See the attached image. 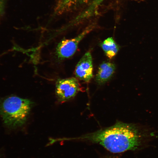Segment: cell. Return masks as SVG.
<instances>
[{"label": "cell", "instance_id": "obj_1", "mask_svg": "<svg viewBox=\"0 0 158 158\" xmlns=\"http://www.w3.org/2000/svg\"><path fill=\"white\" fill-rule=\"evenodd\" d=\"M75 139L98 144L115 153L135 150L140 143V137L136 127L132 124L121 122Z\"/></svg>", "mask_w": 158, "mask_h": 158}, {"label": "cell", "instance_id": "obj_9", "mask_svg": "<svg viewBox=\"0 0 158 158\" xmlns=\"http://www.w3.org/2000/svg\"><path fill=\"white\" fill-rule=\"evenodd\" d=\"M109 158H117L116 157H109Z\"/></svg>", "mask_w": 158, "mask_h": 158}, {"label": "cell", "instance_id": "obj_2", "mask_svg": "<svg viewBox=\"0 0 158 158\" xmlns=\"http://www.w3.org/2000/svg\"><path fill=\"white\" fill-rule=\"evenodd\" d=\"M32 102L30 100L11 96L0 101V114L8 127L15 128L26 121Z\"/></svg>", "mask_w": 158, "mask_h": 158}, {"label": "cell", "instance_id": "obj_8", "mask_svg": "<svg viewBox=\"0 0 158 158\" xmlns=\"http://www.w3.org/2000/svg\"><path fill=\"white\" fill-rule=\"evenodd\" d=\"M88 0H58L56 8V12L61 13L71 8L84 3Z\"/></svg>", "mask_w": 158, "mask_h": 158}, {"label": "cell", "instance_id": "obj_3", "mask_svg": "<svg viewBox=\"0 0 158 158\" xmlns=\"http://www.w3.org/2000/svg\"><path fill=\"white\" fill-rule=\"evenodd\" d=\"M79 87L77 78L72 77L58 79L55 89L58 99L60 102H63L73 98L79 91Z\"/></svg>", "mask_w": 158, "mask_h": 158}, {"label": "cell", "instance_id": "obj_7", "mask_svg": "<svg viewBox=\"0 0 158 158\" xmlns=\"http://www.w3.org/2000/svg\"><path fill=\"white\" fill-rule=\"evenodd\" d=\"M100 46L106 56L110 59L114 57L119 49V46L111 37L105 39Z\"/></svg>", "mask_w": 158, "mask_h": 158}, {"label": "cell", "instance_id": "obj_6", "mask_svg": "<svg viewBox=\"0 0 158 158\" xmlns=\"http://www.w3.org/2000/svg\"><path fill=\"white\" fill-rule=\"evenodd\" d=\"M116 69L115 64L109 62H104L99 68L95 77V80L99 85H102L112 77Z\"/></svg>", "mask_w": 158, "mask_h": 158}, {"label": "cell", "instance_id": "obj_5", "mask_svg": "<svg viewBox=\"0 0 158 158\" xmlns=\"http://www.w3.org/2000/svg\"><path fill=\"white\" fill-rule=\"evenodd\" d=\"M93 68L91 54L87 52L76 65L74 72L75 75L78 79L88 82L93 77Z\"/></svg>", "mask_w": 158, "mask_h": 158}, {"label": "cell", "instance_id": "obj_4", "mask_svg": "<svg viewBox=\"0 0 158 158\" xmlns=\"http://www.w3.org/2000/svg\"><path fill=\"white\" fill-rule=\"evenodd\" d=\"M92 29V27L90 26L76 37L61 41L56 48V54L58 58L62 60L72 56L75 52L79 42Z\"/></svg>", "mask_w": 158, "mask_h": 158}]
</instances>
